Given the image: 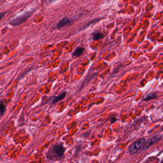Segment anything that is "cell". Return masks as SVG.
<instances>
[{"instance_id": "obj_1", "label": "cell", "mask_w": 163, "mask_h": 163, "mask_svg": "<svg viewBox=\"0 0 163 163\" xmlns=\"http://www.w3.org/2000/svg\"><path fill=\"white\" fill-rule=\"evenodd\" d=\"M66 148L62 143H58L53 144L49 149L47 154V158L50 159H58L64 156Z\"/></svg>"}, {"instance_id": "obj_2", "label": "cell", "mask_w": 163, "mask_h": 163, "mask_svg": "<svg viewBox=\"0 0 163 163\" xmlns=\"http://www.w3.org/2000/svg\"><path fill=\"white\" fill-rule=\"evenodd\" d=\"M145 142L146 140L144 137L139 138L134 142L130 147H129L128 151L129 154L131 156H134L137 154L140 149L144 145Z\"/></svg>"}, {"instance_id": "obj_3", "label": "cell", "mask_w": 163, "mask_h": 163, "mask_svg": "<svg viewBox=\"0 0 163 163\" xmlns=\"http://www.w3.org/2000/svg\"><path fill=\"white\" fill-rule=\"evenodd\" d=\"M34 12H35V11H29V12H26V13L22 15L17 17L16 18L11 20L9 22V24L13 26L20 25L24 22H25L29 18Z\"/></svg>"}, {"instance_id": "obj_4", "label": "cell", "mask_w": 163, "mask_h": 163, "mask_svg": "<svg viewBox=\"0 0 163 163\" xmlns=\"http://www.w3.org/2000/svg\"><path fill=\"white\" fill-rule=\"evenodd\" d=\"M161 139H162V136L159 135H157L156 136H154V137H152L150 139H149L148 141L145 143L143 148L141 150V151L148 149L152 145H153L154 143L159 141V140H161Z\"/></svg>"}, {"instance_id": "obj_5", "label": "cell", "mask_w": 163, "mask_h": 163, "mask_svg": "<svg viewBox=\"0 0 163 163\" xmlns=\"http://www.w3.org/2000/svg\"><path fill=\"white\" fill-rule=\"evenodd\" d=\"M71 23V21L69 18L68 17H64L59 21L57 25V28L58 29H61L66 25H69Z\"/></svg>"}, {"instance_id": "obj_6", "label": "cell", "mask_w": 163, "mask_h": 163, "mask_svg": "<svg viewBox=\"0 0 163 163\" xmlns=\"http://www.w3.org/2000/svg\"><path fill=\"white\" fill-rule=\"evenodd\" d=\"M158 97L157 96L156 92H152L145 94L143 97V99L144 102H147L151 99H156Z\"/></svg>"}, {"instance_id": "obj_7", "label": "cell", "mask_w": 163, "mask_h": 163, "mask_svg": "<svg viewBox=\"0 0 163 163\" xmlns=\"http://www.w3.org/2000/svg\"><path fill=\"white\" fill-rule=\"evenodd\" d=\"M84 51V48L81 46H77L75 49L74 51L72 53V57L73 58H77L80 57L81 55L83 53Z\"/></svg>"}, {"instance_id": "obj_8", "label": "cell", "mask_w": 163, "mask_h": 163, "mask_svg": "<svg viewBox=\"0 0 163 163\" xmlns=\"http://www.w3.org/2000/svg\"><path fill=\"white\" fill-rule=\"evenodd\" d=\"M66 96V92H64L63 93H61L60 95H59L58 96L55 97V98H54V99L52 100V104H55L56 103H58L59 100H62V99H64L65 98V97Z\"/></svg>"}, {"instance_id": "obj_9", "label": "cell", "mask_w": 163, "mask_h": 163, "mask_svg": "<svg viewBox=\"0 0 163 163\" xmlns=\"http://www.w3.org/2000/svg\"><path fill=\"white\" fill-rule=\"evenodd\" d=\"M104 37V35L100 32H95L93 34V39L94 40H98Z\"/></svg>"}, {"instance_id": "obj_10", "label": "cell", "mask_w": 163, "mask_h": 163, "mask_svg": "<svg viewBox=\"0 0 163 163\" xmlns=\"http://www.w3.org/2000/svg\"><path fill=\"white\" fill-rule=\"evenodd\" d=\"M6 110V107L2 103H0V115L2 116Z\"/></svg>"}, {"instance_id": "obj_11", "label": "cell", "mask_w": 163, "mask_h": 163, "mask_svg": "<svg viewBox=\"0 0 163 163\" xmlns=\"http://www.w3.org/2000/svg\"><path fill=\"white\" fill-rule=\"evenodd\" d=\"M116 121H117V119H116L115 117H112V118L111 119V120H110L111 124H113Z\"/></svg>"}, {"instance_id": "obj_12", "label": "cell", "mask_w": 163, "mask_h": 163, "mask_svg": "<svg viewBox=\"0 0 163 163\" xmlns=\"http://www.w3.org/2000/svg\"><path fill=\"white\" fill-rule=\"evenodd\" d=\"M5 15V13H0V20L2 19Z\"/></svg>"}, {"instance_id": "obj_13", "label": "cell", "mask_w": 163, "mask_h": 163, "mask_svg": "<svg viewBox=\"0 0 163 163\" xmlns=\"http://www.w3.org/2000/svg\"><path fill=\"white\" fill-rule=\"evenodd\" d=\"M55 1H57V0H48V1H49L50 2H53Z\"/></svg>"}]
</instances>
